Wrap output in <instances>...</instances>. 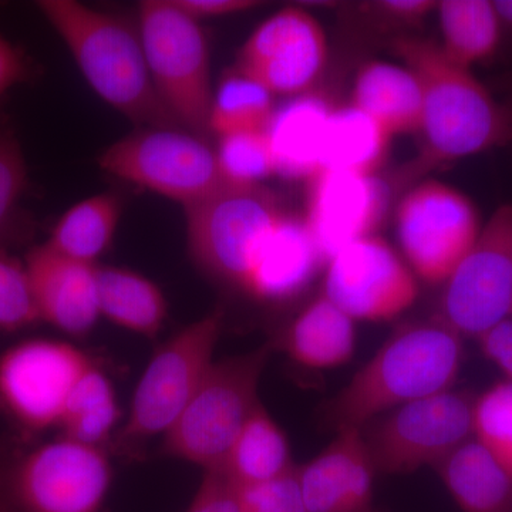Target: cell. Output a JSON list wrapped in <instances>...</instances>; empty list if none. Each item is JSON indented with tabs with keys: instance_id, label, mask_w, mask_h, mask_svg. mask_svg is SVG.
<instances>
[{
	"instance_id": "cell-1",
	"label": "cell",
	"mask_w": 512,
	"mask_h": 512,
	"mask_svg": "<svg viewBox=\"0 0 512 512\" xmlns=\"http://www.w3.org/2000/svg\"><path fill=\"white\" fill-rule=\"evenodd\" d=\"M390 47L423 94V146L406 175L512 143V107L495 99L473 70L448 59L439 43L407 35L394 37Z\"/></svg>"
},
{
	"instance_id": "cell-2",
	"label": "cell",
	"mask_w": 512,
	"mask_h": 512,
	"mask_svg": "<svg viewBox=\"0 0 512 512\" xmlns=\"http://www.w3.org/2000/svg\"><path fill=\"white\" fill-rule=\"evenodd\" d=\"M463 363V336L440 316L394 330L326 406L336 431L363 429L403 404L453 389Z\"/></svg>"
},
{
	"instance_id": "cell-3",
	"label": "cell",
	"mask_w": 512,
	"mask_h": 512,
	"mask_svg": "<svg viewBox=\"0 0 512 512\" xmlns=\"http://www.w3.org/2000/svg\"><path fill=\"white\" fill-rule=\"evenodd\" d=\"M37 8L101 100L140 128H181L154 87L138 30L74 0H40Z\"/></svg>"
},
{
	"instance_id": "cell-4",
	"label": "cell",
	"mask_w": 512,
	"mask_h": 512,
	"mask_svg": "<svg viewBox=\"0 0 512 512\" xmlns=\"http://www.w3.org/2000/svg\"><path fill=\"white\" fill-rule=\"evenodd\" d=\"M274 345L212 363L180 419L164 436L163 450L208 470H221L232 444L261 404L259 382Z\"/></svg>"
},
{
	"instance_id": "cell-5",
	"label": "cell",
	"mask_w": 512,
	"mask_h": 512,
	"mask_svg": "<svg viewBox=\"0 0 512 512\" xmlns=\"http://www.w3.org/2000/svg\"><path fill=\"white\" fill-rule=\"evenodd\" d=\"M138 33L158 96L184 130L210 131L214 87L211 53L201 22L174 0L138 5Z\"/></svg>"
},
{
	"instance_id": "cell-6",
	"label": "cell",
	"mask_w": 512,
	"mask_h": 512,
	"mask_svg": "<svg viewBox=\"0 0 512 512\" xmlns=\"http://www.w3.org/2000/svg\"><path fill=\"white\" fill-rule=\"evenodd\" d=\"M99 165L106 173L184 208L231 187L222 177L214 148L184 128H140L107 147Z\"/></svg>"
},
{
	"instance_id": "cell-7",
	"label": "cell",
	"mask_w": 512,
	"mask_h": 512,
	"mask_svg": "<svg viewBox=\"0 0 512 512\" xmlns=\"http://www.w3.org/2000/svg\"><path fill=\"white\" fill-rule=\"evenodd\" d=\"M224 318L215 309L156 350L134 390L121 439H150L171 430L214 363Z\"/></svg>"
},
{
	"instance_id": "cell-8",
	"label": "cell",
	"mask_w": 512,
	"mask_h": 512,
	"mask_svg": "<svg viewBox=\"0 0 512 512\" xmlns=\"http://www.w3.org/2000/svg\"><path fill=\"white\" fill-rule=\"evenodd\" d=\"M184 210L192 259L239 289L266 232L285 212L262 185L225 187Z\"/></svg>"
},
{
	"instance_id": "cell-9",
	"label": "cell",
	"mask_w": 512,
	"mask_h": 512,
	"mask_svg": "<svg viewBox=\"0 0 512 512\" xmlns=\"http://www.w3.org/2000/svg\"><path fill=\"white\" fill-rule=\"evenodd\" d=\"M474 404L470 393L450 389L377 417L362 430L376 471L409 474L439 464L474 437Z\"/></svg>"
},
{
	"instance_id": "cell-10",
	"label": "cell",
	"mask_w": 512,
	"mask_h": 512,
	"mask_svg": "<svg viewBox=\"0 0 512 512\" xmlns=\"http://www.w3.org/2000/svg\"><path fill=\"white\" fill-rule=\"evenodd\" d=\"M483 224L463 192L437 180L414 185L396 211V234L419 281L444 285L468 254Z\"/></svg>"
},
{
	"instance_id": "cell-11",
	"label": "cell",
	"mask_w": 512,
	"mask_h": 512,
	"mask_svg": "<svg viewBox=\"0 0 512 512\" xmlns=\"http://www.w3.org/2000/svg\"><path fill=\"white\" fill-rule=\"evenodd\" d=\"M440 301V318L461 336L478 338L512 311V205H501L453 275Z\"/></svg>"
},
{
	"instance_id": "cell-12",
	"label": "cell",
	"mask_w": 512,
	"mask_h": 512,
	"mask_svg": "<svg viewBox=\"0 0 512 512\" xmlns=\"http://www.w3.org/2000/svg\"><path fill=\"white\" fill-rule=\"evenodd\" d=\"M113 480L101 447L60 437L19 461L10 477L18 512H101Z\"/></svg>"
},
{
	"instance_id": "cell-13",
	"label": "cell",
	"mask_w": 512,
	"mask_h": 512,
	"mask_svg": "<svg viewBox=\"0 0 512 512\" xmlns=\"http://www.w3.org/2000/svg\"><path fill=\"white\" fill-rule=\"evenodd\" d=\"M92 365L62 340H23L0 356V407L23 429L59 427L74 386Z\"/></svg>"
},
{
	"instance_id": "cell-14",
	"label": "cell",
	"mask_w": 512,
	"mask_h": 512,
	"mask_svg": "<svg viewBox=\"0 0 512 512\" xmlns=\"http://www.w3.org/2000/svg\"><path fill=\"white\" fill-rule=\"evenodd\" d=\"M322 295L360 322H390L419 296L416 275L379 235L349 244L325 266Z\"/></svg>"
},
{
	"instance_id": "cell-15",
	"label": "cell",
	"mask_w": 512,
	"mask_h": 512,
	"mask_svg": "<svg viewBox=\"0 0 512 512\" xmlns=\"http://www.w3.org/2000/svg\"><path fill=\"white\" fill-rule=\"evenodd\" d=\"M328 56V37L319 20L301 6H286L251 33L235 70L274 96L295 97L318 82Z\"/></svg>"
},
{
	"instance_id": "cell-16",
	"label": "cell",
	"mask_w": 512,
	"mask_h": 512,
	"mask_svg": "<svg viewBox=\"0 0 512 512\" xmlns=\"http://www.w3.org/2000/svg\"><path fill=\"white\" fill-rule=\"evenodd\" d=\"M305 222L323 264L357 239L376 234L390 200L376 174L320 171L308 181Z\"/></svg>"
},
{
	"instance_id": "cell-17",
	"label": "cell",
	"mask_w": 512,
	"mask_h": 512,
	"mask_svg": "<svg viewBox=\"0 0 512 512\" xmlns=\"http://www.w3.org/2000/svg\"><path fill=\"white\" fill-rule=\"evenodd\" d=\"M40 322L82 338L100 318L97 265L74 261L47 245L25 258Z\"/></svg>"
},
{
	"instance_id": "cell-18",
	"label": "cell",
	"mask_w": 512,
	"mask_h": 512,
	"mask_svg": "<svg viewBox=\"0 0 512 512\" xmlns=\"http://www.w3.org/2000/svg\"><path fill=\"white\" fill-rule=\"evenodd\" d=\"M375 473L362 429L338 430L319 456L299 467L306 512H373Z\"/></svg>"
},
{
	"instance_id": "cell-19",
	"label": "cell",
	"mask_w": 512,
	"mask_h": 512,
	"mask_svg": "<svg viewBox=\"0 0 512 512\" xmlns=\"http://www.w3.org/2000/svg\"><path fill=\"white\" fill-rule=\"evenodd\" d=\"M322 266L305 218L285 211L256 249L241 289L259 302H288L311 285Z\"/></svg>"
},
{
	"instance_id": "cell-20",
	"label": "cell",
	"mask_w": 512,
	"mask_h": 512,
	"mask_svg": "<svg viewBox=\"0 0 512 512\" xmlns=\"http://www.w3.org/2000/svg\"><path fill=\"white\" fill-rule=\"evenodd\" d=\"M332 104L318 94L291 97L275 109L266 128L275 175L309 181L322 170L323 143Z\"/></svg>"
},
{
	"instance_id": "cell-21",
	"label": "cell",
	"mask_w": 512,
	"mask_h": 512,
	"mask_svg": "<svg viewBox=\"0 0 512 512\" xmlns=\"http://www.w3.org/2000/svg\"><path fill=\"white\" fill-rule=\"evenodd\" d=\"M352 106L376 121L390 137L419 134L423 94L404 64L372 60L362 64L353 83Z\"/></svg>"
},
{
	"instance_id": "cell-22",
	"label": "cell",
	"mask_w": 512,
	"mask_h": 512,
	"mask_svg": "<svg viewBox=\"0 0 512 512\" xmlns=\"http://www.w3.org/2000/svg\"><path fill=\"white\" fill-rule=\"evenodd\" d=\"M274 348L309 369L345 365L356 350L355 320L320 295L286 326Z\"/></svg>"
},
{
	"instance_id": "cell-23",
	"label": "cell",
	"mask_w": 512,
	"mask_h": 512,
	"mask_svg": "<svg viewBox=\"0 0 512 512\" xmlns=\"http://www.w3.org/2000/svg\"><path fill=\"white\" fill-rule=\"evenodd\" d=\"M436 468L464 512H512V478L476 437L451 451Z\"/></svg>"
},
{
	"instance_id": "cell-24",
	"label": "cell",
	"mask_w": 512,
	"mask_h": 512,
	"mask_svg": "<svg viewBox=\"0 0 512 512\" xmlns=\"http://www.w3.org/2000/svg\"><path fill=\"white\" fill-rule=\"evenodd\" d=\"M100 315L120 328L154 338L167 319V301L147 276L121 266L97 265Z\"/></svg>"
},
{
	"instance_id": "cell-25",
	"label": "cell",
	"mask_w": 512,
	"mask_h": 512,
	"mask_svg": "<svg viewBox=\"0 0 512 512\" xmlns=\"http://www.w3.org/2000/svg\"><path fill=\"white\" fill-rule=\"evenodd\" d=\"M441 42L448 59L473 70L491 59L500 47L503 33L493 0H440L436 6Z\"/></svg>"
},
{
	"instance_id": "cell-26",
	"label": "cell",
	"mask_w": 512,
	"mask_h": 512,
	"mask_svg": "<svg viewBox=\"0 0 512 512\" xmlns=\"http://www.w3.org/2000/svg\"><path fill=\"white\" fill-rule=\"evenodd\" d=\"M295 467L288 437L261 403L232 444L221 470L235 484L244 485L274 480Z\"/></svg>"
},
{
	"instance_id": "cell-27",
	"label": "cell",
	"mask_w": 512,
	"mask_h": 512,
	"mask_svg": "<svg viewBox=\"0 0 512 512\" xmlns=\"http://www.w3.org/2000/svg\"><path fill=\"white\" fill-rule=\"evenodd\" d=\"M121 201L114 194H100L69 208L50 232L45 245L74 261L97 265L116 237Z\"/></svg>"
},
{
	"instance_id": "cell-28",
	"label": "cell",
	"mask_w": 512,
	"mask_h": 512,
	"mask_svg": "<svg viewBox=\"0 0 512 512\" xmlns=\"http://www.w3.org/2000/svg\"><path fill=\"white\" fill-rule=\"evenodd\" d=\"M392 137L352 104L333 107L323 143L322 170L376 174Z\"/></svg>"
},
{
	"instance_id": "cell-29",
	"label": "cell",
	"mask_w": 512,
	"mask_h": 512,
	"mask_svg": "<svg viewBox=\"0 0 512 512\" xmlns=\"http://www.w3.org/2000/svg\"><path fill=\"white\" fill-rule=\"evenodd\" d=\"M120 420L121 410L113 384L96 366H90L67 400L59 426L63 437L101 447Z\"/></svg>"
},
{
	"instance_id": "cell-30",
	"label": "cell",
	"mask_w": 512,
	"mask_h": 512,
	"mask_svg": "<svg viewBox=\"0 0 512 512\" xmlns=\"http://www.w3.org/2000/svg\"><path fill=\"white\" fill-rule=\"evenodd\" d=\"M274 97L262 84L234 69L214 92L210 131L218 137L266 131L276 109Z\"/></svg>"
},
{
	"instance_id": "cell-31",
	"label": "cell",
	"mask_w": 512,
	"mask_h": 512,
	"mask_svg": "<svg viewBox=\"0 0 512 512\" xmlns=\"http://www.w3.org/2000/svg\"><path fill=\"white\" fill-rule=\"evenodd\" d=\"M218 164L231 187H259L275 175L274 156L266 131L228 134L220 137Z\"/></svg>"
},
{
	"instance_id": "cell-32",
	"label": "cell",
	"mask_w": 512,
	"mask_h": 512,
	"mask_svg": "<svg viewBox=\"0 0 512 512\" xmlns=\"http://www.w3.org/2000/svg\"><path fill=\"white\" fill-rule=\"evenodd\" d=\"M474 437L512 478V380L494 384L477 397Z\"/></svg>"
},
{
	"instance_id": "cell-33",
	"label": "cell",
	"mask_w": 512,
	"mask_h": 512,
	"mask_svg": "<svg viewBox=\"0 0 512 512\" xmlns=\"http://www.w3.org/2000/svg\"><path fill=\"white\" fill-rule=\"evenodd\" d=\"M39 322L25 261L0 249V332H19Z\"/></svg>"
},
{
	"instance_id": "cell-34",
	"label": "cell",
	"mask_w": 512,
	"mask_h": 512,
	"mask_svg": "<svg viewBox=\"0 0 512 512\" xmlns=\"http://www.w3.org/2000/svg\"><path fill=\"white\" fill-rule=\"evenodd\" d=\"M235 485L241 512H306L299 467L264 483Z\"/></svg>"
},
{
	"instance_id": "cell-35",
	"label": "cell",
	"mask_w": 512,
	"mask_h": 512,
	"mask_svg": "<svg viewBox=\"0 0 512 512\" xmlns=\"http://www.w3.org/2000/svg\"><path fill=\"white\" fill-rule=\"evenodd\" d=\"M28 185V164L15 134L0 130V227L5 224Z\"/></svg>"
},
{
	"instance_id": "cell-36",
	"label": "cell",
	"mask_w": 512,
	"mask_h": 512,
	"mask_svg": "<svg viewBox=\"0 0 512 512\" xmlns=\"http://www.w3.org/2000/svg\"><path fill=\"white\" fill-rule=\"evenodd\" d=\"M436 6V0H379L365 3L362 10L376 28L400 32L420 28Z\"/></svg>"
},
{
	"instance_id": "cell-37",
	"label": "cell",
	"mask_w": 512,
	"mask_h": 512,
	"mask_svg": "<svg viewBox=\"0 0 512 512\" xmlns=\"http://www.w3.org/2000/svg\"><path fill=\"white\" fill-rule=\"evenodd\" d=\"M187 512H241L237 485L222 470L205 471Z\"/></svg>"
},
{
	"instance_id": "cell-38",
	"label": "cell",
	"mask_w": 512,
	"mask_h": 512,
	"mask_svg": "<svg viewBox=\"0 0 512 512\" xmlns=\"http://www.w3.org/2000/svg\"><path fill=\"white\" fill-rule=\"evenodd\" d=\"M477 339L485 357L512 380V318L497 323Z\"/></svg>"
},
{
	"instance_id": "cell-39",
	"label": "cell",
	"mask_w": 512,
	"mask_h": 512,
	"mask_svg": "<svg viewBox=\"0 0 512 512\" xmlns=\"http://www.w3.org/2000/svg\"><path fill=\"white\" fill-rule=\"evenodd\" d=\"M178 8L197 19L222 18V16L238 15L258 8L261 3L255 0H174Z\"/></svg>"
},
{
	"instance_id": "cell-40",
	"label": "cell",
	"mask_w": 512,
	"mask_h": 512,
	"mask_svg": "<svg viewBox=\"0 0 512 512\" xmlns=\"http://www.w3.org/2000/svg\"><path fill=\"white\" fill-rule=\"evenodd\" d=\"M28 74V62L18 47L0 36V97L18 86Z\"/></svg>"
},
{
	"instance_id": "cell-41",
	"label": "cell",
	"mask_w": 512,
	"mask_h": 512,
	"mask_svg": "<svg viewBox=\"0 0 512 512\" xmlns=\"http://www.w3.org/2000/svg\"><path fill=\"white\" fill-rule=\"evenodd\" d=\"M493 6L501 33L512 35V0H493Z\"/></svg>"
},
{
	"instance_id": "cell-42",
	"label": "cell",
	"mask_w": 512,
	"mask_h": 512,
	"mask_svg": "<svg viewBox=\"0 0 512 512\" xmlns=\"http://www.w3.org/2000/svg\"><path fill=\"white\" fill-rule=\"evenodd\" d=\"M0 512H12V511L6 510V508H0Z\"/></svg>"
},
{
	"instance_id": "cell-43",
	"label": "cell",
	"mask_w": 512,
	"mask_h": 512,
	"mask_svg": "<svg viewBox=\"0 0 512 512\" xmlns=\"http://www.w3.org/2000/svg\"><path fill=\"white\" fill-rule=\"evenodd\" d=\"M510 318H512V311H511V316H510Z\"/></svg>"
}]
</instances>
